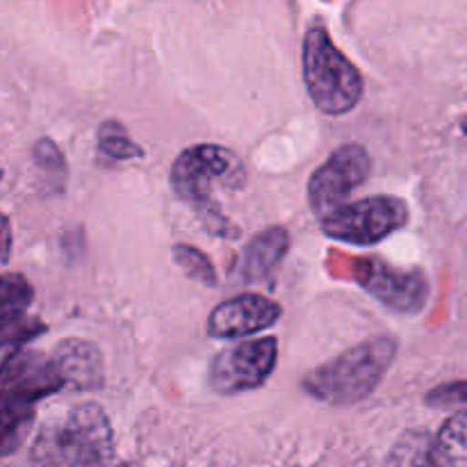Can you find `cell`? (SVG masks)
Instances as JSON below:
<instances>
[{
	"label": "cell",
	"instance_id": "30bf717a",
	"mask_svg": "<svg viewBox=\"0 0 467 467\" xmlns=\"http://www.w3.org/2000/svg\"><path fill=\"white\" fill-rule=\"evenodd\" d=\"M281 317V306L263 295H240L223 301L210 313L208 333L217 340H237L274 327Z\"/></svg>",
	"mask_w": 467,
	"mask_h": 467
},
{
	"label": "cell",
	"instance_id": "4fadbf2b",
	"mask_svg": "<svg viewBox=\"0 0 467 467\" xmlns=\"http://www.w3.org/2000/svg\"><path fill=\"white\" fill-rule=\"evenodd\" d=\"M431 467H467V410L451 415L429 451Z\"/></svg>",
	"mask_w": 467,
	"mask_h": 467
},
{
	"label": "cell",
	"instance_id": "8992f818",
	"mask_svg": "<svg viewBox=\"0 0 467 467\" xmlns=\"http://www.w3.org/2000/svg\"><path fill=\"white\" fill-rule=\"evenodd\" d=\"M372 171L369 153L360 144H345L310 176L308 203L319 219L328 217L347 203L351 192L358 190Z\"/></svg>",
	"mask_w": 467,
	"mask_h": 467
},
{
	"label": "cell",
	"instance_id": "2e32d148",
	"mask_svg": "<svg viewBox=\"0 0 467 467\" xmlns=\"http://www.w3.org/2000/svg\"><path fill=\"white\" fill-rule=\"evenodd\" d=\"M99 146L105 155L114 160H130L140 158L144 150L126 135L121 126L117 121H108L99 132Z\"/></svg>",
	"mask_w": 467,
	"mask_h": 467
},
{
	"label": "cell",
	"instance_id": "ac0fdd59",
	"mask_svg": "<svg viewBox=\"0 0 467 467\" xmlns=\"http://www.w3.org/2000/svg\"><path fill=\"white\" fill-rule=\"evenodd\" d=\"M429 404L433 406H451L467 401V383H451V386H442L429 395Z\"/></svg>",
	"mask_w": 467,
	"mask_h": 467
},
{
	"label": "cell",
	"instance_id": "277c9868",
	"mask_svg": "<svg viewBox=\"0 0 467 467\" xmlns=\"http://www.w3.org/2000/svg\"><path fill=\"white\" fill-rule=\"evenodd\" d=\"M304 82L313 103L333 117L351 112L363 96L358 68L319 26L310 27L304 41Z\"/></svg>",
	"mask_w": 467,
	"mask_h": 467
},
{
	"label": "cell",
	"instance_id": "52a82bcc",
	"mask_svg": "<svg viewBox=\"0 0 467 467\" xmlns=\"http://www.w3.org/2000/svg\"><path fill=\"white\" fill-rule=\"evenodd\" d=\"M278 342L274 337L237 342L222 354L214 356L210 365V386L219 395H237V392L260 388L276 368Z\"/></svg>",
	"mask_w": 467,
	"mask_h": 467
},
{
	"label": "cell",
	"instance_id": "e0dca14e",
	"mask_svg": "<svg viewBox=\"0 0 467 467\" xmlns=\"http://www.w3.org/2000/svg\"><path fill=\"white\" fill-rule=\"evenodd\" d=\"M35 158L36 164H39L41 169H46L48 178H57V181H64V178H67V164H64L62 153H59V149L50 140L36 141Z\"/></svg>",
	"mask_w": 467,
	"mask_h": 467
},
{
	"label": "cell",
	"instance_id": "8fae6325",
	"mask_svg": "<svg viewBox=\"0 0 467 467\" xmlns=\"http://www.w3.org/2000/svg\"><path fill=\"white\" fill-rule=\"evenodd\" d=\"M287 249H290V235H287L285 228H267L260 235H255L246 244L240 263V272L244 281H269L278 269V265L283 263V258H285Z\"/></svg>",
	"mask_w": 467,
	"mask_h": 467
},
{
	"label": "cell",
	"instance_id": "7c38bea8",
	"mask_svg": "<svg viewBox=\"0 0 467 467\" xmlns=\"http://www.w3.org/2000/svg\"><path fill=\"white\" fill-rule=\"evenodd\" d=\"M50 354H53L67 386L89 390V388H99L103 383V358L89 342L64 340Z\"/></svg>",
	"mask_w": 467,
	"mask_h": 467
},
{
	"label": "cell",
	"instance_id": "9c48e42d",
	"mask_svg": "<svg viewBox=\"0 0 467 467\" xmlns=\"http://www.w3.org/2000/svg\"><path fill=\"white\" fill-rule=\"evenodd\" d=\"M356 278L365 292L397 313L413 315L424 308L429 299L427 276L420 269H400L372 258L358 265Z\"/></svg>",
	"mask_w": 467,
	"mask_h": 467
},
{
	"label": "cell",
	"instance_id": "5bb4252c",
	"mask_svg": "<svg viewBox=\"0 0 467 467\" xmlns=\"http://www.w3.org/2000/svg\"><path fill=\"white\" fill-rule=\"evenodd\" d=\"M32 304V285L18 274H5L0 285V324H9L27 313Z\"/></svg>",
	"mask_w": 467,
	"mask_h": 467
},
{
	"label": "cell",
	"instance_id": "ffe728a7",
	"mask_svg": "<svg viewBox=\"0 0 467 467\" xmlns=\"http://www.w3.org/2000/svg\"><path fill=\"white\" fill-rule=\"evenodd\" d=\"M463 132H467V117L463 119Z\"/></svg>",
	"mask_w": 467,
	"mask_h": 467
},
{
	"label": "cell",
	"instance_id": "d6986e66",
	"mask_svg": "<svg viewBox=\"0 0 467 467\" xmlns=\"http://www.w3.org/2000/svg\"><path fill=\"white\" fill-rule=\"evenodd\" d=\"M9 240H12V235H9V222H7V219H5V246H3L5 263H7V258H9Z\"/></svg>",
	"mask_w": 467,
	"mask_h": 467
},
{
	"label": "cell",
	"instance_id": "3957f363",
	"mask_svg": "<svg viewBox=\"0 0 467 467\" xmlns=\"http://www.w3.org/2000/svg\"><path fill=\"white\" fill-rule=\"evenodd\" d=\"M244 178L240 158L228 149L214 144L190 146L176 158L171 167V187L185 203L203 217L205 226L213 235H231V223L222 217L217 205L213 203L214 187L222 182L237 185Z\"/></svg>",
	"mask_w": 467,
	"mask_h": 467
},
{
	"label": "cell",
	"instance_id": "6da1fadb",
	"mask_svg": "<svg viewBox=\"0 0 467 467\" xmlns=\"http://www.w3.org/2000/svg\"><path fill=\"white\" fill-rule=\"evenodd\" d=\"M112 459V427L94 401H73L50 410L30 451L32 467H109Z\"/></svg>",
	"mask_w": 467,
	"mask_h": 467
},
{
	"label": "cell",
	"instance_id": "9a60e30c",
	"mask_svg": "<svg viewBox=\"0 0 467 467\" xmlns=\"http://www.w3.org/2000/svg\"><path fill=\"white\" fill-rule=\"evenodd\" d=\"M173 260L178 263V267L185 269V274L194 281L203 283V285L214 287L217 285V274H214L213 263L205 254H201L196 246L190 244H176L173 246Z\"/></svg>",
	"mask_w": 467,
	"mask_h": 467
},
{
	"label": "cell",
	"instance_id": "ba28073f",
	"mask_svg": "<svg viewBox=\"0 0 467 467\" xmlns=\"http://www.w3.org/2000/svg\"><path fill=\"white\" fill-rule=\"evenodd\" d=\"M67 386L53 354L18 349L3 358V410H32L35 401Z\"/></svg>",
	"mask_w": 467,
	"mask_h": 467
},
{
	"label": "cell",
	"instance_id": "5b68a950",
	"mask_svg": "<svg viewBox=\"0 0 467 467\" xmlns=\"http://www.w3.org/2000/svg\"><path fill=\"white\" fill-rule=\"evenodd\" d=\"M409 222V205L397 196H369L345 203L322 219V231L337 242L374 246Z\"/></svg>",
	"mask_w": 467,
	"mask_h": 467
},
{
	"label": "cell",
	"instance_id": "7a4b0ae2",
	"mask_svg": "<svg viewBox=\"0 0 467 467\" xmlns=\"http://www.w3.org/2000/svg\"><path fill=\"white\" fill-rule=\"evenodd\" d=\"M397 356V340L388 336L372 337L304 379V390L319 401L349 406L372 395Z\"/></svg>",
	"mask_w": 467,
	"mask_h": 467
}]
</instances>
